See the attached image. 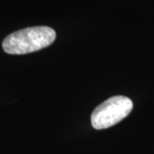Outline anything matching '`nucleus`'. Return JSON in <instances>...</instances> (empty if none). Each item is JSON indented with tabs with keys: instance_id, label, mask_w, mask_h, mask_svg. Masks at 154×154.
<instances>
[{
	"instance_id": "1",
	"label": "nucleus",
	"mask_w": 154,
	"mask_h": 154,
	"mask_svg": "<svg viewBox=\"0 0 154 154\" xmlns=\"http://www.w3.org/2000/svg\"><path fill=\"white\" fill-rule=\"evenodd\" d=\"M56 32L45 26L27 28L8 35L3 41V49L9 54L21 55L37 51L51 45Z\"/></svg>"
},
{
	"instance_id": "2",
	"label": "nucleus",
	"mask_w": 154,
	"mask_h": 154,
	"mask_svg": "<svg viewBox=\"0 0 154 154\" xmlns=\"http://www.w3.org/2000/svg\"><path fill=\"white\" fill-rule=\"evenodd\" d=\"M133 102L125 96H114L99 105L92 113L91 122L95 129H105L124 119L131 112Z\"/></svg>"
}]
</instances>
